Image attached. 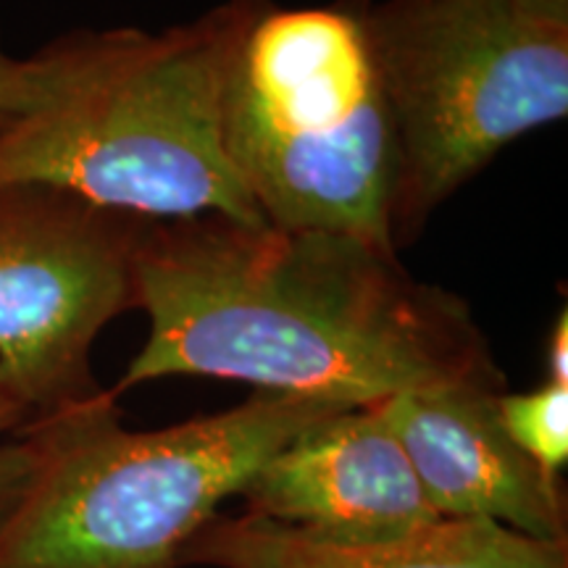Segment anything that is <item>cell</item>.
I'll use <instances>...</instances> for the list:
<instances>
[{"label":"cell","instance_id":"5","mask_svg":"<svg viewBox=\"0 0 568 568\" xmlns=\"http://www.w3.org/2000/svg\"><path fill=\"white\" fill-rule=\"evenodd\" d=\"M397 138L395 251L503 148L568 113V0H366Z\"/></svg>","mask_w":568,"mask_h":568},{"label":"cell","instance_id":"9","mask_svg":"<svg viewBox=\"0 0 568 568\" xmlns=\"http://www.w3.org/2000/svg\"><path fill=\"white\" fill-rule=\"evenodd\" d=\"M180 566L209 568H568V542L518 535L485 518H437L408 535L337 539L253 514H216Z\"/></svg>","mask_w":568,"mask_h":568},{"label":"cell","instance_id":"7","mask_svg":"<svg viewBox=\"0 0 568 568\" xmlns=\"http://www.w3.org/2000/svg\"><path fill=\"white\" fill-rule=\"evenodd\" d=\"M506 389L443 387L374 403L443 518H485L518 535L568 542L564 477L518 447L497 416Z\"/></svg>","mask_w":568,"mask_h":568},{"label":"cell","instance_id":"3","mask_svg":"<svg viewBox=\"0 0 568 568\" xmlns=\"http://www.w3.org/2000/svg\"><path fill=\"white\" fill-rule=\"evenodd\" d=\"M347 406L255 393L211 416L126 429L119 395L27 422L0 503V568H176L184 545L301 432Z\"/></svg>","mask_w":568,"mask_h":568},{"label":"cell","instance_id":"13","mask_svg":"<svg viewBox=\"0 0 568 568\" xmlns=\"http://www.w3.org/2000/svg\"><path fill=\"white\" fill-rule=\"evenodd\" d=\"M548 382L556 385H568V314L560 311V316L552 324V332L548 337Z\"/></svg>","mask_w":568,"mask_h":568},{"label":"cell","instance_id":"4","mask_svg":"<svg viewBox=\"0 0 568 568\" xmlns=\"http://www.w3.org/2000/svg\"><path fill=\"white\" fill-rule=\"evenodd\" d=\"M364 9L264 0L226 71L224 148L266 224L395 251L397 138Z\"/></svg>","mask_w":568,"mask_h":568},{"label":"cell","instance_id":"10","mask_svg":"<svg viewBox=\"0 0 568 568\" xmlns=\"http://www.w3.org/2000/svg\"><path fill=\"white\" fill-rule=\"evenodd\" d=\"M495 406L508 437L545 471L560 477L568 464V385L545 382L529 393H500Z\"/></svg>","mask_w":568,"mask_h":568},{"label":"cell","instance_id":"1","mask_svg":"<svg viewBox=\"0 0 568 568\" xmlns=\"http://www.w3.org/2000/svg\"><path fill=\"white\" fill-rule=\"evenodd\" d=\"M134 308L151 332L116 395L166 376L347 408L443 387L506 389L471 308L351 234L142 219Z\"/></svg>","mask_w":568,"mask_h":568},{"label":"cell","instance_id":"6","mask_svg":"<svg viewBox=\"0 0 568 568\" xmlns=\"http://www.w3.org/2000/svg\"><path fill=\"white\" fill-rule=\"evenodd\" d=\"M140 226L53 184H0V376L30 422L103 389L92 345L134 308Z\"/></svg>","mask_w":568,"mask_h":568},{"label":"cell","instance_id":"2","mask_svg":"<svg viewBox=\"0 0 568 568\" xmlns=\"http://www.w3.org/2000/svg\"><path fill=\"white\" fill-rule=\"evenodd\" d=\"M264 0H226L151 34H69V71L0 126V184L38 182L138 219L266 224L224 148V82Z\"/></svg>","mask_w":568,"mask_h":568},{"label":"cell","instance_id":"12","mask_svg":"<svg viewBox=\"0 0 568 568\" xmlns=\"http://www.w3.org/2000/svg\"><path fill=\"white\" fill-rule=\"evenodd\" d=\"M30 422V414L21 406L0 376V503H6L27 468V453L17 432Z\"/></svg>","mask_w":568,"mask_h":568},{"label":"cell","instance_id":"8","mask_svg":"<svg viewBox=\"0 0 568 568\" xmlns=\"http://www.w3.org/2000/svg\"><path fill=\"white\" fill-rule=\"evenodd\" d=\"M243 497L245 514L337 539L408 535L443 518L374 406L308 426L258 468Z\"/></svg>","mask_w":568,"mask_h":568},{"label":"cell","instance_id":"11","mask_svg":"<svg viewBox=\"0 0 568 568\" xmlns=\"http://www.w3.org/2000/svg\"><path fill=\"white\" fill-rule=\"evenodd\" d=\"M69 71V34L30 59H13L0 48V126L40 109L61 88Z\"/></svg>","mask_w":568,"mask_h":568}]
</instances>
